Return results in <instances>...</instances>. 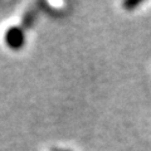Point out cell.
Masks as SVG:
<instances>
[{
  "label": "cell",
  "mask_w": 151,
  "mask_h": 151,
  "mask_svg": "<svg viewBox=\"0 0 151 151\" xmlns=\"http://www.w3.org/2000/svg\"><path fill=\"white\" fill-rule=\"evenodd\" d=\"M5 42L9 47L14 49H18L24 44V33L19 28H12L5 34Z\"/></svg>",
  "instance_id": "obj_1"
}]
</instances>
